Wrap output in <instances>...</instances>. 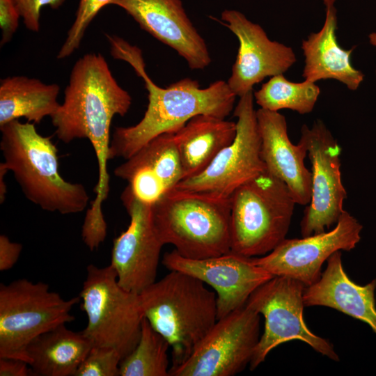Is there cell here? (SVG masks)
Here are the masks:
<instances>
[{
  "label": "cell",
  "instance_id": "1",
  "mask_svg": "<svg viewBox=\"0 0 376 376\" xmlns=\"http://www.w3.org/2000/svg\"><path fill=\"white\" fill-rule=\"evenodd\" d=\"M131 104V95L117 83L104 57L88 53L75 63L63 102L50 117L60 141L69 143L87 139L95 151L98 167L96 196L86 210L93 218L104 217L102 204L109 192L107 164L112 119L116 115L124 116Z\"/></svg>",
  "mask_w": 376,
  "mask_h": 376
},
{
  "label": "cell",
  "instance_id": "2",
  "mask_svg": "<svg viewBox=\"0 0 376 376\" xmlns=\"http://www.w3.org/2000/svg\"><path fill=\"white\" fill-rule=\"evenodd\" d=\"M111 55L127 61L145 83L148 107L136 125L117 127L109 148V159H128L156 136L175 132L192 117L210 114L226 118L232 111L236 95L228 83L218 80L201 88L196 80L185 78L167 87L156 85L145 69L141 50L117 36H107Z\"/></svg>",
  "mask_w": 376,
  "mask_h": 376
},
{
  "label": "cell",
  "instance_id": "3",
  "mask_svg": "<svg viewBox=\"0 0 376 376\" xmlns=\"http://www.w3.org/2000/svg\"><path fill=\"white\" fill-rule=\"evenodd\" d=\"M0 130L3 163L29 201L42 210L61 214L86 208L89 196L85 187L61 175L58 150L50 137L40 134L34 123L19 120Z\"/></svg>",
  "mask_w": 376,
  "mask_h": 376
},
{
  "label": "cell",
  "instance_id": "4",
  "mask_svg": "<svg viewBox=\"0 0 376 376\" xmlns=\"http://www.w3.org/2000/svg\"><path fill=\"white\" fill-rule=\"evenodd\" d=\"M139 297L143 317L169 343L171 367L185 360L217 320V294L182 272L171 270Z\"/></svg>",
  "mask_w": 376,
  "mask_h": 376
},
{
  "label": "cell",
  "instance_id": "5",
  "mask_svg": "<svg viewBox=\"0 0 376 376\" xmlns=\"http://www.w3.org/2000/svg\"><path fill=\"white\" fill-rule=\"evenodd\" d=\"M157 233L164 244L191 259L230 251V197L174 187L152 204Z\"/></svg>",
  "mask_w": 376,
  "mask_h": 376
},
{
  "label": "cell",
  "instance_id": "6",
  "mask_svg": "<svg viewBox=\"0 0 376 376\" xmlns=\"http://www.w3.org/2000/svg\"><path fill=\"white\" fill-rule=\"evenodd\" d=\"M296 202L281 180L265 171L230 196V251L263 256L285 239Z\"/></svg>",
  "mask_w": 376,
  "mask_h": 376
},
{
  "label": "cell",
  "instance_id": "7",
  "mask_svg": "<svg viewBox=\"0 0 376 376\" xmlns=\"http://www.w3.org/2000/svg\"><path fill=\"white\" fill-rule=\"evenodd\" d=\"M80 297L63 299L47 283L19 279L0 285V358L29 363L26 348L37 336L75 320Z\"/></svg>",
  "mask_w": 376,
  "mask_h": 376
},
{
  "label": "cell",
  "instance_id": "8",
  "mask_svg": "<svg viewBox=\"0 0 376 376\" xmlns=\"http://www.w3.org/2000/svg\"><path fill=\"white\" fill-rule=\"evenodd\" d=\"M79 296L88 320L84 334L93 345L113 348L122 359L127 357L141 336L143 315L139 294L119 285L111 265L91 264Z\"/></svg>",
  "mask_w": 376,
  "mask_h": 376
},
{
  "label": "cell",
  "instance_id": "9",
  "mask_svg": "<svg viewBox=\"0 0 376 376\" xmlns=\"http://www.w3.org/2000/svg\"><path fill=\"white\" fill-rule=\"evenodd\" d=\"M305 288L304 284L296 279L274 276L249 297L245 305L265 318L263 334L249 363L251 370L263 363L274 348L293 340H301L321 354L339 361L333 345L313 333L304 322Z\"/></svg>",
  "mask_w": 376,
  "mask_h": 376
},
{
  "label": "cell",
  "instance_id": "10",
  "mask_svg": "<svg viewBox=\"0 0 376 376\" xmlns=\"http://www.w3.org/2000/svg\"><path fill=\"white\" fill-rule=\"evenodd\" d=\"M260 314L246 305L218 319L169 376H233L250 363L260 338Z\"/></svg>",
  "mask_w": 376,
  "mask_h": 376
},
{
  "label": "cell",
  "instance_id": "11",
  "mask_svg": "<svg viewBox=\"0 0 376 376\" xmlns=\"http://www.w3.org/2000/svg\"><path fill=\"white\" fill-rule=\"evenodd\" d=\"M233 116L237 128L233 142L201 173L181 180L175 187L230 198L237 188L266 171L253 91L240 97Z\"/></svg>",
  "mask_w": 376,
  "mask_h": 376
},
{
  "label": "cell",
  "instance_id": "12",
  "mask_svg": "<svg viewBox=\"0 0 376 376\" xmlns=\"http://www.w3.org/2000/svg\"><path fill=\"white\" fill-rule=\"evenodd\" d=\"M299 141L306 146L311 164V198L300 224L302 237H307L337 223L347 191L341 180V148L324 123L304 125Z\"/></svg>",
  "mask_w": 376,
  "mask_h": 376
},
{
  "label": "cell",
  "instance_id": "13",
  "mask_svg": "<svg viewBox=\"0 0 376 376\" xmlns=\"http://www.w3.org/2000/svg\"><path fill=\"white\" fill-rule=\"evenodd\" d=\"M362 228L355 217L343 210L331 230L300 239L285 238L271 252L253 260L274 276L290 277L307 287L320 279L322 264L334 253L356 247Z\"/></svg>",
  "mask_w": 376,
  "mask_h": 376
},
{
  "label": "cell",
  "instance_id": "14",
  "mask_svg": "<svg viewBox=\"0 0 376 376\" xmlns=\"http://www.w3.org/2000/svg\"><path fill=\"white\" fill-rule=\"evenodd\" d=\"M120 199L130 221L127 229L113 240L110 265L119 285L139 294L156 281L164 244L154 226L152 204L139 200L127 186Z\"/></svg>",
  "mask_w": 376,
  "mask_h": 376
},
{
  "label": "cell",
  "instance_id": "15",
  "mask_svg": "<svg viewBox=\"0 0 376 376\" xmlns=\"http://www.w3.org/2000/svg\"><path fill=\"white\" fill-rule=\"evenodd\" d=\"M162 265L195 276L211 286L217 297V320L244 306L250 295L274 277L255 264L253 258L231 251L206 258L191 259L175 250L166 253Z\"/></svg>",
  "mask_w": 376,
  "mask_h": 376
},
{
  "label": "cell",
  "instance_id": "16",
  "mask_svg": "<svg viewBox=\"0 0 376 376\" xmlns=\"http://www.w3.org/2000/svg\"><path fill=\"white\" fill-rule=\"evenodd\" d=\"M221 23L239 40L236 60L227 81L236 96L252 91L267 77L283 75L296 62L293 49L271 40L264 29L236 10H225Z\"/></svg>",
  "mask_w": 376,
  "mask_h": 376
},
{
  "label": "cell",
  "instance_id": "17",
  "mask_svg": "<svg viewBox=\"0 0 376 376\" xmlns=\"http://www.w3.org/2000/svg\"><path fill=\"white\" fill-rule=\"evenodd\" d=\"M152 36L173 49L191 70L211 63L205 40L187 16L181 0H113Z\"/></svg>",
  "mask_w": 376,
  "mask_h": 376
},
{
  "label": "cell",
  "instance_id": "18",
  "mask_svg": "<svg viewBox=\"0 0 376 376\" xmlns=\"http://www.w3.org/2000/svg\"><path fill=\"white\" fill-rule=\"evenodd\" d=\"M113 173L127 181L136 198L152 204L183 179L174 132L152 139L118 166Z\"/></svg>",
  "mask_w": 376,
  "mask_h": 376
},
{
  "label": "cell",
  "instance_id": "19",
  "mask_svg": "<svg viewBox=\"0 0 376 376\" xmlns=\"http://www.w3.org/2000/svg\"><path fill=\"white\" fill-rule=\"evenodd\" d=\"M260 136V157L266 171L287 186L297 204L306 205L311 198V171L304 164L306 146L293 144L288 135L287 122L279 111H256Z\"/></svg>",
  "mask_w": 376,
  "mask_h": 376
},
{
  "label": "cell",
  "instance_id": "20",
  "mask_svg": "<svg viewBox=\"0 0 376 376\" xmlns=\"http://www.w3.org/2000/svg\"><path fill=\"white\" fill-rule=\"evenodd\" d=\"M376 279L361 285L353 282L345 272L340 251L327 260L320 279L305 288V306L334 308L368 324L376 334Z\"/></svg>",
  "mask_w": 376,
  "mask_h": 376
},
{
  "label": "cell",
  "instance_id": "21",
  "mask_svg": "<svg viewBox=\"0 0 376 376\" xmlns=\"http://www.w3.org/2000/svg\"><path fill=\"white\" fill-rule=\"evenodd\" d=\"M337 15L334 6L326 8L325 19L321 29L311 33L301 43L304 56L302 77L315 83L321 79H336L352 91L357 90L364 74L354 68L351 55L354 47L346 50L336 39Z\"/></svg>",
  "mask_w": 376,
  "mask_h": 376
},
{
  "label": "cell",
  "instance_id": "22",
  "mask_svg": "<svg viewBox=\"0 0 376 376\" xmlns=\"http://www.w3.org/2000/svg\"><path fill=\"white\" fill-rule=\"evenodd\" d=\"M236 123L210 114H198L174 132L183 179L204 171L236 135Z\"/></svg>",
  "mask_w": 376,
  "mask_h": 376
},
{
  "label": "cell",
  "instance_id": "23",
  "mask_svg": "<svg viewBox=\"0 0 376 376\" xmlns=\"http://www.w3.org/2000/svg\"><path fill=\"white\" fill-rule=\"evenodd\" d=\"M93 346L82 331L65 324L45 332L26 348L30 375L74 376Z\"/></svg>",
  "mask_w": 376,
  "mask_h": 376
},
{
  "label": "cell",
  "instance_id": "24",
  "mask_svg": "<svg viewBox=\"0 0 376 376\" xmlns=\"http://www.w3.org/2000/svg\"><path fill=\"white\" fill-rule=\"evenodd\" d=\"M60 86L26 76L8 77L0 82V127L19 118L40 123L51 117L60 104Z\"/></svg>",
  "mask_w": 376,
  "mask_h": 376
},
{
  "label": "cell",
  "instance_id": "25",
  "mask_svg": "<svg viewBox=\"0 0 376 376\" xmlns=\"http://www.w3.org/2000/svg\"><path fill=\"white\" fill-rule=\"evenodd\" d=\"M320 89L314 82H292L283 75L273 76L253 93L260 108L273 111L290 109L300 114L311 113L318 99Z\"/></svg>",
  "mask_w": 376,
  "mask_h": 376
},
{
  "label": "cell",
  "instance_id": "26",
  "mask_svg": "<svg viewBox=\"0 0 376 376\" xmlns=\"http://www.w3.org/2000/svg\"><path fill=\"white\" fill-rule=\"evenodd\" d=\"M167 340L143 317L139 340L120 363V376H169Z\"/></svg>",
  "mask_w": 376,
  "mask_h": 376
},
{
  "label": "cell",
  "instance_id": "27",
  "mask_svg": "<svg viewBox=\"0 0 376 376\" xmlns=\"http://www.w3.org/2000/svg\"><path fill=\"white\" fill-rule=\"evenodd\" d=\"M113 0H79L75 19L68 31L67 37L58 52L57 58L63 59L77 50L85 32L99 11Z\"/></svg>",
  "mask_w": 376,
  "mask_h": 376
},
{
  "label": "cell",
  "instance_id": "28",
  "mask_svg": "<svg viewBox=\"0 0 376 376\" xmlns=\"http://www.w3.org/2000/svg\"><path fill=\"white\" fill-rule=\"evenodd\" d=\"M121 360L115 349L93 345L74 376H118Z\"/></svg>",
  "mask_w": 376,
  "mask_h": 376
},
{
  "label": "cell",
  "instance_id": "29",
  "mask_svg": "<svg viewBox=\"0 0 376 376\" xmlns=\"http://www.w3.org/2000/svg\"><path fill=\"white\" fill-rule=\"evenodd\" d=\"M16 6L24 26L31 31L40 30V11L43 6L58 8L65 0H12Z\"/></svg>",
  "mask_w": 376,
  "mask_h": 376
},
{
  "label": "cell",
  "instance_id": "30",
  "mask_svg": "<svg viewBox=\"0 0 376 376\" xmlns=\"http://www.w3.org/2000/svg\"><path fill=\"white\" fill-rule=\"evenodd\" d=\"M21 17L12 0H0L1 46L9 42L19 25Z\"/></svg>",
  "mask_w": 376,
  "mask_h": 376
},
{
  "label": "cell",
  "instance_id": "31",
  "mask_svg": "<svg viewBox=\"0 0 376 376\" xmlns=\"http://www.w3.org/2000/svg\"><path fill=\"white\" fill-rule=\"evenodd\" d=\"M22 245L11 242L5 235H0V271L11 269L17 262Z\"/></svg>",
  "mask_w": 376,
  "mask_h": 376
},
{
  "label": "cell",
  "instance_id": "32",
  "mask_svg": "<svg viewBox=\"0 0 376 376\" xmlns=\"http://www.w3.org/2000/svg\"><path fill=\"white\" fill-rule=\"evenodd\" d=\"M29 363L15 358H0V376L30 375Z\"/></svg>",
  "mask_w": 376,
  "mask_h": 376
},
{
  "label": "cell",
  "instance_id": "33",
  "mask_svg": "<svg viewBox=\"0 0 376 376\" xmlns=\"http://www.w3.org/2000/svg\"><path fill=\"white\" fill-rule=\"evenodd\" d=\"M9 171L6 167L4 164L1 162L0 164V203H3L6 199V195L7 193V187L5 181V175Z\"/></svg>",
  "mask_w": 376,
  "mask_h": 376
},
{
  "label": "cell",
  "instance_id": "34",
  "mask_svg": "<svg viewBox=\"0 0 376 376\" xmlns=\"http://www.w3.org/2000/svg\"><path fill=\"white\" fill-rule=\"evenodd\" d=\"M368 39H369V42L372 45L376 47V31L372 32L371 33H370L368 36ZM375 73H376V71H375Z\"/></svg>",
  "mask_w": 376,
  "mask_h": 376
},
{
  "label": "cell",
  "instance_id": "35",
  "mask_svg": "<svg viewBox=\"0 0 376 376\" xmlns=\"http://www.w3.org/2000/svg\"><path fill=\"white\" fill-rule=\"evenodd\" d=\"M336 1V0H322V2L325 6V8H329L334 6Z\"/></svg>",
  "mask_w": 376,
  "mask_h": 376
}]
</instances>
